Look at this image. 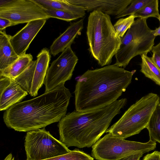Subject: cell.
Masks as SVG:
<instances>
[{
    "label": "cell",
    "instance_id": "obj_2",
    "mask_svg": "<svg viewBox=\"0 0 160 160\" xmlns=\"http://www.w3.org/2000/svg\"><path fill=\"white\" fill-rule=\"evenodd\" d=\"M72 94L64 83L35 98L17 103L4 112L8 128L29 132L59 121L66 114Z\"/></svg>",
    "mask_w": 160,
    "mask_h": 160
},
{
    "label": "cell",
    "instance_id": "obj_22",
    "mask_svg": "<svg viewBox=\"0 0 160 160\" xmlns=\"http://www.w3.org/2000/svg\"><path fill=\"white\" fill-rule=\"evenodd\" d=\"M158 7V1L152 0L142 8L132 15L135 18H148L153 17L158 19L160 16Z\"/></svg>",
    "mask_w": 160,
    "mask_h": 160
},
{
    "label": "cell",
    "instance_id": "obj_23",
    "mask_svg": "<svg viewBox=\"0 0 160 160\" xmlns=\"http://www.w3.org/2000/svg\"><path fill=\"white\" fill-rule=\"evenodd\" d=\"M44 160H94V158L83 152L76 149L66 154Z\"/></svg>",
    "mask_w": 160,
    "mask_h": 160
},
{
    "label": "cell",
    "instance_id": "obj_10",
    "mask_svg": "<svg viewBox=\"0 0 160 160\" xmlns=\"http://www.w3.org/2000/svg\"><path fill=\"white\" fill-rule=\"evenodd\" d=\"M78 58L70 46L53 61L48 70L44 84L45 92L50 91L70 80Z\"/></svg>",
    "mask_w": 160,
    "mask_h": 160
},
{
    "label": "cell",
    "instance_id": "obj_21",
    "mask_svg": "<svg viewBox=\"0 0 160 160\" xmlns=\"http://www.w3.org/2000/svg\"><path fill=\"white\" fill-rule=\"evenodd\" d=\"M146 128L150 139L160 143V103L156 107Z\"/></svg>",
    "mask_w": 160,
    "mask_h": 160
},
{
    "label": "cell",
    "instance_id": "obj_35",
    "mask_svg": "<svg viewBox=\"0 0 160 160\" xmlns=\"http://www.w3.org/2000/svg\"></svg>",
    "mask_w": 160,
    "mask_h": 160
},
{
    "label": "cell",
    "instance_id": "obj_20",
    "mask_svg": "<svg viewBox=\"0 0 160 160\" xmlns=\"http://www.w3.org/2000/svg\"><path fill=\"white\" fill-rule=\"evenodd\" d=\"M37 60L32 61L29 66L14 80L25 91L30 93L32 83Z\"/></svg>",
    "mask_w": 160,
    "mask_h": 160
},
{
    "label": "cell",
    "instance_id": "obj_11",
    "mask_svg": "<svg viewBox=\"0 0 160 160\" xmlns=\"http://www.w3.org/2000/svg\"><path fill=\"white\" fill-rule=\"evenodd\" d=\"M133 0H66L82 7L88 12L95 11L108 15L117 16L122 12Z\"/></svg>",
    "mask_w": 160,
    "mask_h": 160
},
{
    "label": "cell",
    "instance_id": "obj_1",
    "mask_svg": "<svg viewBox=\"0 0 160 160\" xmlns=\"http://www.w3.org/2000/svg\"><path fill=\"white\" fill-rule=\"evenodd\" d=\"M136 70L128 71L114 64L88 70L76 82V110L89 111L113 103L125 92Z\"/></svg>",
    "mask_w": 160,
    "mask_h": 160
},
{
    "label": "cell",
    "instance_id": "obj_30",
    "mask_svg": "<svg viewBox=\"0 0 160 160\" xmlns=\"http://www.w3.org/2000/svg\"><path fill=\"white\" fill-rule=\"evenodd\" d=\"M14 26L13 23L9 20L0 17V31H3L7 27Z\"/></svg>",
    "mask_w": 160,
    "mask_h": 160
},
{
    "label": "cell",
    "instance_id": "obj_6",
    "mask_svg": "<svg viewBox=\"0 0 160 160\" xmlns=\"http://www.w3.org/2000/svg\"><path fill=\"white\" fill-rule=\"evenodd\" d=\"M147 19L138 18L135 20L121 38L119 48L115 55V65L124 68L134 57L152 50L156 37L148 27Z\"/></svg>",
    "mask_w": 160,
    "mask_h": 160
},
{
    "label": "cell",
    "instance_id": "obj_34",
    "mask_svg": "<svg viewBox=\"0 0 160 160\" xmlns=\"http://www.w3.org/2000/svg\"><path fill=\"white\" fill-rule=\"evenodd\" d=\"M158 19L159 20V21H160V16H159V17L158 18Z\"/></svg>",
    "mask_w": 160,
    "mask_h": 160
},
{
    "label": "cell",
    "instance_id": "obj_24",
    "mask_svg": "<svg viewBox=\"0 0 160 160\" xmlns=\"http://www.w3.org/2000/svg\"><path fill=\"white\" fill-rule=\"evenodd\" d=\"M43 8L51 18H55L70 22L82 18L80 16L67 11L58 9Z\"/></svg>",
    "mask_w": 160,
    "mask_h": 160
},
{
    "label": "cell",
    "instance_id": "obj_4",
    "mask_svg": "<svg viewBox=\"0 0 160 160\" xmlns=\"http://www.w3.org/2000/svg\"><path fill=\"white\" fill-rule=\"evenodd\" d=\"M86 34L92 56L101 66L110 65L121 40L114 29L110 15L96 11L90 12Z\"/></svg>",
    "mask_w": 160,
    "mask_h": 160
},
{
    "label": "cell",
    "instance_id": "obj_33",
    "mask_svg": "<svg viewBox=\"0 0 160 160\" xmlns=\"http://www.w3.org/2000/svg\"><path fill=\"white\" fill-rule=\"evenodd\" d=\"M4 160H14V158L13 157L12 153H10L5 158Z\"/></svg>",
    "mask_w": 160,
    "mask_h": 160
},
{
    "label": "cell",
    "instance_id": "obj_9",
    "mask_svg": "<svg viewBox=\"0 0 160 160\" xmlns=\"http://www.w3.org/2000/svg\"><path fill=\"white\" fill-rule=\"evenodd\" d=\"M0 17L9 20L14 25L51 18L33 0H0Z\"/></svg>",
    "mask_w": 160,
    "mask_h": 160
},
{
    "label": "cell",
    "instance_id": "obj_26",
    "mask_svg": "<svg viewBox=\"0 0 160 160\" xmlns=\"http://www.w3.org/2000/svg\"><path fill=\"white\" fill-rule=\"evenodd\" d=\"M152 0H133L130 5L121 13L116 16V18H118L127 15L133 14L138 11Z\"/></svg>",
    "mask_w": 160,
    "mask_h": 160
},
{
    "label": "cell",
    "instance_id": "obj_15",
    "mask_svg": "<svg viewBox=\"0 0 160 160\" xmlns=\"http://www.w3.org/2000/svg\"><path fill=\"white\" fill-rule=\"evenodd\" d=\"M28 94L13 79L0 94V110H7L13 105L19 102Z\"/></svg>",
    "mask_w": 160,
    "mask_h": 160
},
{
    "label": "cell",
    "instance_id": "obj_13",
    "mask_svg": "<svg viewBox=\"0 0 160 160\" xmlns=\"http://www.w3.org/2000/svg\"><path fill=\"white\" fill-rule=\"evenodd\" d=\"M84 18L71 23L66 30L53 42L50 47V53L55 56L73 43L75 38L83 28Z\"/></svg>",
    "mask_w": 160,
    "mask_h": 160
},
{
    "label": "cell",
    "instance_id": "obj_28",
    "mask_svg": "<svg viewBox=\"0 0 160 160\" xmlns=\"http://www.w3.org/2000/svg\"><path fill=\"white\" fill-rule=\"evenodd\" d=\"M12 80L8 77H0V94L10 84Z\"/></svg>",
    "mask_w": 160,
    "mask_h": 160
},
{
    "label": "cell",
    "instance_id": "obj_19",
    "mask_svg": "<svg viewBox=\"0 0 160 160\" xmlns=\"http://www.w3.org/2000/svg\"><path fill=\"white\" fill-rule=\"evenodd\" d=\"M147 54L141 55V72L147 78L153 81L160 86V69L154 62Z\"/></svg>",
    "mask_w": 160,
    "mask_h": 160
},
{
    "label": "cell",
    "instance_id": "obj_5",
    "mask_svg": "<svg viewBox=\"0 0 160 160\" xmlns=\"http://www.w3.org/2000/svg\"><path fill=\"white\" fill-rule=\"evenodd\" d=\"M160 99L156 94L149 93L132 104L106 132L125 139L139 133L146 128Z\"/></svg>",
    "mask_w": 160,
    "mask_h": 160
},
{
    "label": "cell",
    "instance_id": "obj_8",
    "mask_svg": "<svg viewBox=\"0 0 160 160\" xmlns=\"http://www.w3.org/2000/svg\"><path fill=\"white\" fill-rule=\"evenodd\" d=\"M24 147L26 160H44L71 151L44 128L27 132Z\"/></svg>",
    "mask_w": 160,
    "mask_h": 160
},
{
    "label": "cell",
    "instance_id": "obj_32",
    "mask_svg": "<svg viewBox=\"0 0 160 160\" xmlns=\"http://www.w3.org/2000/svg\"><path fill=\"white\" fill-rule=\"evenodd\" d=\"M152 34L155 37L157 36H160V27L156 28L155 30H152Z\"/></svg>",
    "mask_w": 160,
    "mask_h": 160
},
{
    "label": "cell",
    "instance_id": "obj_7",
    "mask_svg": "<svg viewBox=\"0 0 160 160\" xmlns=\"http://www.w3.org/2000/svg\"><path fill=\"white\" fill-rule=\"evenodd\" d=\"M156 142L150 139L146 142L128 141L108 133L92 146L91 155L98 160H118L132 155L148 152L156 148Z\"/></svg>",
    "mask_w": 160,
    "mask_h": 160
},
{
    "label": "cell",
    "instance_id": "obj_18",
    "mask_svg": "<svg viewBox=\"0 0 160 160\" xmlns=\"http://www.w3.org/2000/svg\"><path fill=\"white\" fill-rule=\"evenodd\" d=\"M33 57L30 54L21 56L6 68L0 70V77L14 79L22 73L30 65Z\"/></svg>",
    "mask_w": 160,
    "mask_h": 160
},
{
    "label": "cell",
    "instance_id": "obj_14",
    "mask_svg": "<svg viewBox=\"0 0 160 160\" xmlns=\"http://www.w3.org/2000/svg\"><path fill=\"white\" fill-rule=\"evenodd\" d=\"M37 57V63L29 93L33 97L38 95L39 89L44 84L51 59L50 50L46 48H43Z\"/></svg>",
    "mask_w": 160,
    "mask_h": 160
},
{
    "label": "cell",
    "instance_id": "obj_25",
    "mask_svg": "<svg viewBox=\"0 0 160 160\" xmlns=\"http://www.w3.org/2000/svg\"><path fill=\"white\" fill-rule=\"evenodd\" d=\"M135 18L133 15H131L125 18L120 19L115 23L113 27L118 36L121 38L123 37L134 22Z\"/></svg>",
    "mask_w": 160,
    "mask_h": 160
},
{
    "label": "cell",
    "instance_id": "obj_16",
    "mask_svg": "<svg viewBox=\"0 0 160 160\" xmlns=\"http://www.w3.org/2000/svg\"><path fill=\"white\" fill-rule=\"evenodd\" d=\"M10 35L0 31V70L9 67L19 58L10 42Z\"/></svg>",
    "mask_w": 160,
    "mask_h": 160
},
{
    "label": "cell",
    "instance_id": "obj_12",
    "mask_svg": "<svg viewBox=\"0 0 160 160\" xmlns=\"http://www.w3.org/2000/svg\"><path fill=\"white\" fill-rule=\"evenodd\" d=\"M46 20L41 19L30 22L15 35L11 36V43L18 56L26 54L31 42L44 25Z\"/></svg>",
    "mask_w": 160,
    "mask_h": 160
},
{
    "label": "cell",
    "instance_id": "obj_29",
    "mask_svg": "<svg viewBox=\"0 0 160 160\" xmlns=\"http://www.w3.org/2000/svg\"><path fill=\"white\" fill-rule=\"evenodd\" d=\"M142 160H160V152L155 151L153 152L147 154Z\"/></svg>",
    "mask_w": 160,
    "mask_h": 160
},
{
    "label": "cell",
    "instance_id": "obj_27",
    "mask_svg": "<svg viewBox=\"0 0 160 160\" xmlns=\"http://www.w3.org/2000/svg\"><path fill=\"white\" fill-rule=\"evenodd\" d=\"M151 51L153 54L151 58L160 69V42L157 45L153 46Z\"/></svg>",
    "mask_w": 160,
    "mask_h": 160
},
{
    "label": "cell",
    "instance_id": "obj_17",
    "mask_svg": "<svg viewBox=\"0 0 160 160\" xmlns=\"http://www.w3.org/2000/svg\"><path fill=\"white\" fill-rule=\"evenodd\" d=\"M44 8L58 9L72 12L83 17L86 10L83 8L68 2L66 0H33Z\"/></svg>",
    "mask_w": 160,
    "mask_h": 160
},
{
    "label": "cell",
    "instance_id": "obj_31",
    "mask_svg": "<svg viewBox=\"0 0 160 160\" xmlns=\"http://www.w3.org/2000/svg\"><path fill=\"white\" fill-rule=\"evenodd\" d=\"M143 154V153L136 154L123 158L118 160H139Z\"/></svg>",
    "mask_w": 160,
    "mask_h": 160
},
{
    "label": "cell",
    "instance_id": "obj_3",
    "mask_svg": "<svg viewBox=\"0 0 160 160\" xmlns=\"http://www.w3.org/2000/svg\"><path fill=\"white\" fill-rule=\"evenodd\" d=\"M127 102V99L123 98L102 108L68 113L58 125L60 141L67 147L92 146L106 132Z\"/></svg>",
    "mask_w": 160,
    "mask_h": 160
}]
</instances>
